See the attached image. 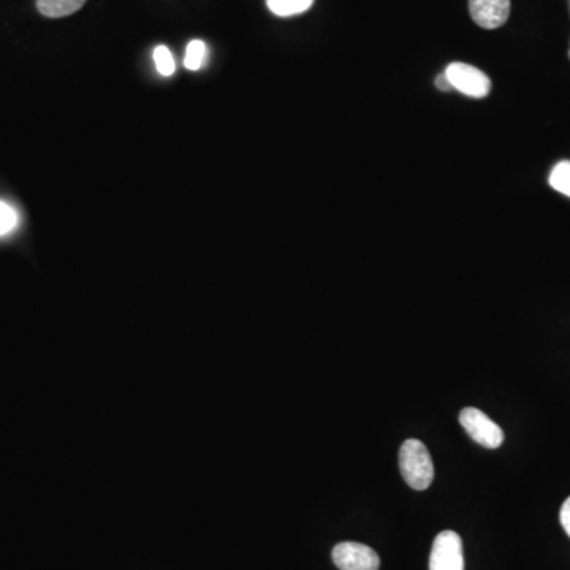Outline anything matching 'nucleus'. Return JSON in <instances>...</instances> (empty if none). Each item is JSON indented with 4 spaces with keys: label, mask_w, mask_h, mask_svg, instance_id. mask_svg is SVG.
Wrapping results in <instances>:
<instances>
[{
    "label": "nucleus",
    "mask_w": 570,
    "mask_h": 570,
    "mask_svg": "<svg viewBox=\"0 0 570 570\" xmlns=\"http://www.w3.org/2000/svg\"><path fill=\"white\" fill-rule=\"evenodd\" d=\"M18 225V213L15 208L0 200V236L8 235Z\"/></svg>",
    "instance_id": "f8f14e48"
},
{
    "label": "nucleus",
    "mask_w": 570,
    "mask_h": 570,
    "mask_svg": "<svg viewBox=\"0 0 570 570\" xmlns=\"http://www.w3.org/2000/svg\"><path fill=\"white\" fill-rule=\"evenodd\" d=\"M569 57H570V51H569Z\"/></svg>",
    "instance_id": "2eb2a0df"
},
{
    "label": "nucleus",
    "mask_w": 570,
    "mask_h": 570,
    "mask_svg": "<svg viewBox=\"0 0 570 570\" xmlns=\"http://www.w3.org/2000/svg\"><path fill=\"white\" fill-rule=\"evenodd\" d=\"M469 13L477 26L493 31L510 16V0H469Z\"/></svg>",
    "instance_id": "423d86ee"
},
{
    "label": "nucleus",
    "mask_w": 570,
    "mask_h": 570,
    "mask_svg": "<svg viewBox=\"0 0 570 570\" xmlns=\"http://www.w3.org/2000/svg\"><path fill=\"white\" fill-rule=\"evenodd\" d=\"M436 86L439 91H452V84H450L449 78L445 76V73H441V75L437 76L436 78Z\"/></svg>",
    "instance_id": "4468645a"
},
{
    "label": "nucleus",
    "mask_w": 570,
    "mask_h": 570,
    "mask_svg": "<svg viewBox=\"0 0 570 570\" xmlns=\"http://www.w3.org/2000/svg\"><path fill=\"white\" fill-rule=\"evenodd\" d=\"M154 62H156V67L160 75L171 76L175 73V57H173V54H171L167 46H157L156 50H154Z\"/></svg>",
    "instance_id": "9b49d317"
},
{
    "label": "nucleus",
    "mask_w": 570,
    "mask_h": 570,
    "mask_svg": "<svg viewBox=\"0 0 570 570\" xmlns=\"http://www.w3.org/2000/svg\"><path fill=\"white\" fill-rule=\"evenodd\" d=\"M312 4H314V0H266V5L270 8L271 13L282 16V18L308 12Z\"/></svg>",
    "instance_id": "6e6552de"
},
{
    "label": "nucleus",
    "mask_w": 570,
    "mask_h": 570,
    "mask_svg": "<svg viewBox=\"0 0 570 570\" xmlns=\"http://www.w3.org/2000/svg\"><path fill=\"white\" fill-rule=\"evenodd\" d=\"M86 0H37L38 12L48 18H64L78 12Z\"/></svg>",
    "instance_id": "0eeeda50"
},
{
    "label": "nucleus",
    "mask_w": 570,
    "mask_h": 570,
    "mask_svg": "<svg viewBox=\"0 0 570 570\" xmlns=\"http://www.w3.org/2000/svg\"><path fill=\"white\" fill-rule=\"evenodd\" d=\"M430 570H464L463 540L455 531L437 534L431 548Z\"/></svg>",
    "instance_id": "20e7f679"
},
{
    "label": "nucleus",
    "mask_w": 570,
    "mask_h": 570,
    "mask_svg": "<svg viewBox=\"0 0 570 570\" xmlns=\"http://www.w3.org/2000/svg\"><path fill=\"white\" fill-rule=\"evenodd\" d=\"M550 186L561 194L570 197V162H559L550 175Z\"/></svg>",
    "instance_id": "9d476101"
},
{
    "label": "nucleus",
    "mask_w": 570,
    "mask_h": 570,
    "mask_svg": "<svg viewBox=\"0 0 570 570\" xmlns=\"http://www.w3.org/2000/svg\"><path fill=\"white\" fill-rule=\"evenodd\" d=\"M399 469L409 487L426 490L434 480V466L430 452L418 439H407L399 450Z\"/></svg>",
    "instance_id": "f257e3e1"
},
{
    "label": "nucleus",
    "mask_w": 570,
    "mask_h": 570,
    "mask_svg": "<svg viewBox=\"0 0 570 570\" xmlns=\"http://www.w3.org/2000/svg\"><path fill=\"white\" fill-rule=\"evenodd\" d=\"M206 57H208V48L202 40H192L187 45L186 56H184V65L186 69L197 72L205 65Z\"/></svg>",
    "instance_id": "1a4fd4ad"
},
{
    "label": "nucleus",
    "mask_w": 570,
    "mask_h": 570,
    "mask_svg": "<svg viewBox=\"0 0 570 570\" xmlns=\"http://www.w3.org/2000/svg\"><path fill=\"white\" fill-rule=\"evenodd\" d=\"M444 73L449 78L452 88L460 91L461 94L468 95L472 99H483L490 94V78L472 65L453 62Z\"/></svg>",
    "instance_id": "7ed1b4c3"
},
{
    "label": "nucleus",
    "mask_w": 570,
    "mask_h": 570,
    "mask_svg": "<svg viewBox=\"0 0 570 570\" xmlns=\"http://www.w3.org/2000/svg\"><path fill=\"white\" fill-rule=\"evenodd\" d=\"M331 556L339 570H379L380 567L376 551L358 542H341L333 548Z\"/></svg>",
    "instance_id": "39448f33"
},
{
    "label": "nucleus",
    "mask_w": 570,
    "mask_h": 570,
    "mask_svg": "<svg viewBox=\"0 0 570 570\" xmlns=\"http://www.w3.org/2000/svg\"><path fill=\"white\" fill-rule=\"evenodd\" d=\"M559 520H561V525H563L564 531L567 532V536L570 537V496L564 502L563 507H561Z\"/></svg>",
    "instance_id": "ddd939ff"
},
{
    "label": "nucleus",
    "mask_w": 570,
    "mask_h": 570,
    "mask_svg": "<svg viewBox=\"0 0 570 570\" xmlns=\"http://www.w3.org/2000/svg\"><path fill=\"white\" fill-rule=\"evenodd\" d=\"M460 423L466 433L474 439L477 444L487 449H498L504 442V433L501 426L494 423L485 412L475 407H466L460 412Z\"/></svg>",
    "instance_id": "f03ea898"
}]
</instances>
